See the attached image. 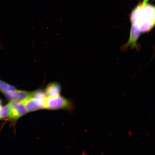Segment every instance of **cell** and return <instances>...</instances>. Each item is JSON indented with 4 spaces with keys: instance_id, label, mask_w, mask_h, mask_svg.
<instances>
[{
    "instance_id": "obj_9",
    "label": "cell",
    "mask_w": 155,
    "mask_h": 155,
    "mask_svg": "<svg viewBox=\"0 0 155 155\" xmlns=\"http://www.w3.org/2000/svg\"><path fill=\"white\" fill-rule=\"evenodd\" d=\"M2 102L0 100V108L1 107Z\"/></svg>"
},
{
    "instance_id": "obj_8",
    "label": "cell",
    "mask_w": 155,
    "mask_h": 155,
    "mask_svg": "<svg viewBox=\"0 0 155 155\" xmlns=\"http://www.w3.org/2000/svg\"><path fill=\"white\" fill-rule=\"evenodd\" d=\"M16 90L14 87L7 84L3 81L0 80V91L4 93L7 92L13 91Z\"/></svg>"
},
{
    "instance_id": "obj_6",
    "label": "cell",
    "mask_w": 155,
    "mask_h": 155,
    "mask_svg": "<svg viewBox=\"0 0 155 155\" xmlns=\"http://www.w3.org/2000/svg\"><path fill=\"white\" fill-rule=\"evenodd\" d=\"M61 92V87L57 83H52L48 84L45 89V94L48 97L59 95Z\"/></svg>"
},
{
    "instance_id": "obj_3",
    "label": "cell",
    "mask_w": 155,
    "mask_h": 155,
    "mask_svg": "<svg viewBox=\"0 0 155 155\" xmlns=\"http://www.w3.org/2000/svg\"><path fill=\"white\" fill-rule=\"evenodd\" d=\"M45 101L46 100L40 99L31 96L30 97L22 102L24 104L27 111L31 112L45 108Z\"/></svg>"
},
{
    "instance_id": "obj_5",
    "label": "cell",
    "mask_w": 155,
    "mask_h": 155,
    "mask_svg": "<svg viewBox=\"0 0 155 155\" xmlns=\"http://www.w3.org/2000/svg\"><path fill=\"white\" fill-rule=\"evenodd\" d=\"M3 93L8 99L13 101H22L31 96V92L16 90Z\"/></svg>"
},
{
    "instance_id": "obj_4",
    "label": "cell",
    "mask_w": 155,
    "mask_h": 155,
    "mask_svg": "<svg viewBox=\"0 0 155 155\" xmlns=\"http://www.w3.org/2000/svg\"><path fill=\"white\" fill-rule=\"evenodd\" d=\"M11 110L8 117L9 119L17 120L28 112L22 101H11Z\"/></svg>"
},
{
    "instance_id": "obj_7",
    "label": "cell",
    "mask_w": 155,
    "mask_h": 155,
    "mask_svg": "<svg viewBox=\"0 0 155 155\" xmlns=\"http://www.w3.org/2000/svg\"><path fill=\"white\" fill-rule=\"evenodd\" d=\"M11 110V102L7 105L0 108V119L8 117Z\"/></svg>"
},
{
    "instance_id": "obj_1",
    "label": "cell",
    "mask_w": 155,
    "mask_h": 155,
    "mask_svg": "<svg viewBox=\"0 0 155 155\" xmlns=\"http://www.w3.org/2000/svg\"><path fill=\"white\" fill-rule=\"evenodd\" d=\"M149 1L143 0L133 10L130 15L132 26L138 29L141 33L150 31L155 25V7L149 4Z\"/></svg>"
},
{
    "instance_id": "obj_2",
    "label": "cell",
    "mask_w": 155,
    "mask_h": 155,
    "mask_svg": "<svg viewBox=\"0 0 155 155\" xmlns=\"http://www.w3.org/2000/svg\"><path fill=\"white\" fill-rule=\"evenodd\" d=\"M72 103L69 100L59 95L48 97L45 101V108L48 110L71 109Z\"/></svg>"
}]
</instances>
